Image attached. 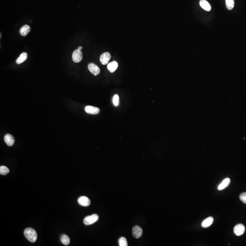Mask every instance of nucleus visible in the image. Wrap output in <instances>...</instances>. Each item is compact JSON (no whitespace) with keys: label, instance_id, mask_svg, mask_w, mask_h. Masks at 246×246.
<instances>
[{"label":"nucleus","instance_id":"obj_1","mask_svg":"<svg viewBox=\"0 0 246 246\" xmlns=\"http://www.w3.org/2000/svg\"><path fill=\"white\" fill-rule=\"evenodd\" d=\"M25 236L27 239L31 243H35L37 238V234L33 228H27L24 232Z\"/></svg>","mask_w":246,"mask_h":246},{"label":"nucleus","instance_id":"obj_2","mask_svg":"<svg viewBox=\"0 0 246 246\" xmlns=\"http://www.w3.org/2000/svg\"><path fill=\"white\" fill-rule=\"evenodd\" d=\"M99 219L98 215L97 214H93L90 216H88L84 218V223L85 225H92L93 224L96 223Z\"/></svg>","mask_w":246,"mask_h":246},{"label":"nucleus","instance_id":"obj_3","mask_svg":"<svg viewBox=\"0 0 246 246\" xmlns=\"http://www.w3.org/2000/svg\"><path fill=\"white\" fill-rule=\"evenodd\" d=\"M72 58L74 62L79 63L83 59V53L81 51L77 49L74 51L72 55Z\"/></svg>","mask_w":246,"mask_h":246},{"label":"nucleus","instance_id":"obj_4","mask_svg":"<svg viewBox=\"0 0 246 246\" xmlns=\"http://www.w3.org/2000/svg\"><path fill=\"white\" fill-rule=\"evenodd\" d=\"M245 231V226L242 224H238L234 228V233L237 236H240L243 234Z\"/></svg>","mask_w":246,"mask_h":246},{"label":"nucleus","instance_id":"obj_5","mask_svg":"<svg viewBox=\"0 0 246 246\" xmlns=\"http://www.w3.org/2000/svg\"><path fill=\"white\" fill-rule=\"evenodd\" d=\"M78 202L80 206L85 207L90 206L91 203L90 199L85 196L80 197L78 200Z\"/></svg>","mask_w":246,"mask_h":246},{"label":"nucleus","instance_id":"obj_6","mask_svg":"<svg viewBox=\"0 0 246 246\" xmlns=\"http://www.w3.org/2000/svg\"><path fill=\"white\" fill-rule=\"evenodd\" d=\"M132 234L134 238H140L141 237L143 234L142 228L138 226H134L132 229Z\"/></svg>","mask_w":246,"mask_h":246},{"label":"nucleus","instance_id":"obj_7","mask_svg":"<svg viewBox=\"0 0 246 246\" xmlns=\"http://www.w3.org/2000/svg\"><path fill=\"white\" fill-rule=\"evenodd\" d=\"M88 68L90 72L95 76L98 75L100 72V68L93 63H90L88 64Z\"/></svg>","mask_w":246,"mask_h":246},{"label":"nucleus","instance_id":"obj_8","mask_svg":"<svg viewBox=\"0 0 246 246\" xmlns=\"http://www.w3.org/2000/svg\"><path fill=\"white\" fill-rule=\"evenodd\" d=\"M110 54L108 52H105L103 53L102 55H101L100 57V61L101 64L103 65H106L108 63H109V61L111 58Z\"/></svg>","mask_w":246,"mask_h":246},{"label":"nucleus","instance_id":"obj_9","mask_svg":"<svg viewBox=\"0 0 246 246\" xmlns=\"http://www.w3.org/2000/svg\"><path fill=\"white\" fill-rule=\"evenodd\" d=\"M85 111L87 114H94V115L98 114L100 112V109H98V108L92 106H86L85 108Z\"/></svg>","mask_w":246,"mask_h":246},{"label":"nucleus","instance_id":"obj_10","mask_svg":"<svg viewBox=\"0 0 246 246\" xmlns=\"http://www.w3.org/2000/svg\"><path fill=\"white\" fill-rule=\"evenodd\" d=\"M4 140L7 145L9 146H11L14 144V138L13 136L10 134H7L5 136Z\"/></svg>","mask_w":246,"mask_h":246},{"label":"nucleus","instance_id":"obj_11","mask_svg":"<svg viewBox=\"0 0 246 246\" xmlns=\"http://www.w3.org/2000/svg\"><path fill=\"white\" fill-rule=\"evenodd\" d=\"M231 180L229 178H227L224 179L222 182L219 185L218 187V190L221 191L223 190V189H225L229 185L230 183Z\"/></svg>","mask_w":246,"mask_h":246},{"label":"nucleus","instance_id":"obj_12","mask_svg":"<svg viewBox=\"0 0 246 246\" xmlns=\"http://www.w3.org/2000/svg\"><path fill=\"white\" fill-rule=\"evenodd\" d=\"M214 221V219L213 217H210L208 218H206L201 223V226L204 228H207L212 225Z\"/></svg>","mask_w":246,"mask_h":246},{"label":"nucleus","instance_id":"obj_13","mask_svg":"<svg viewBox=\"0 0 246 246\" xmlns=\"http://www.w3.org/2000/svg\"><path fill=\"white\" fill-rule=\"evenodd\" d=\"M31 28L30 26L27 25H25L24 26L21 27L20 29V33L22 36H26L28 33L30 31Z\"/></svg>","mask_w":246,"mask_h":246},{"label":"nucleus","instance_id":"obj_14","mask_svg":"<svg viewBox=\"0 0 246 246\" xmlns=\"http://www.w3.org/2000/svg\"><path fill=\"white\" fill-rule=\"evenodd\" d=\"M201 7L207 11H210L211 10V6L208 1L206 0H201L200 1Z\"/></svg>","mask_w":246,"mask_h":246},{"label":"nucleus","instance_id":"obj_15","mask_svg":"<svg viewBox=\"0 0 246 246\" xmlns=\"http://www.w3.org/2000/svg\"><path fill=\"white\" fill-rule=\"evenodd\" d=\"M118 67V64L116 61H114L108 64L107 66L108 70L110 71L111 73H114L117 70Z\"/></svg>","mask_w":246,"mask_h":246},{"label":"nucleus","instance_id":"obj_16","mask_svg":"<svg viewBox=\"0 0 246 246\" xmlns=\"http://www.w3.org/2000/svg\"><path fill=\"white\" fill-rule=\"evenodd\" d=\"M27 58V54L26 53H23L17 59L16 63L18 64H20L25 61Z\"/></svg>","mask_w":246,"mask_h":246},{"label":"nucleus","instance_id":"obj_17","mask_svg":"<svg viewBox=\"0 0 246 246\" xmlns=\"http://www.w3.org/2000/svg\"><path fill=\"white\" fill-rule=\"evenodd\" d=\"M61 241L63 244L66 246L69 245L70 242V237H68L67 235H62L61 237Z\"/></svg>","mask_w":246,"mask_h":246},{"label":"nucleus","instance_id":"obj_18","mask_svg":"<svg viewBox=\"0 0 246 246\" xmlns=\"http://www.w3.org/2000/svg\"><path fill=\"white\" fill-rule=\"evenodd\" d=\"M226 4L228 10H232L234 7V0H226Z\"/></svg>","mask_w":246,"mask_h":246},{"label":"nucleus","instance_id":"obj_19","mask_svg":"<svg viewBox=\"0 0 246 246\" xmlns=\"http://www.w3.org/2000/svg\"><path fill=\"white\" fill-rule=\"evenodd\" d=\"M10 172L9 169L5 166H1L0 167V174L4 176H6Z\"/></svg>","mask_w":246,"mask_h":246},{"label":"nucleus","instance_id":"obj_20","mask_svg":"<svg viewBox=\"0 0 246 246\" xmlns=\"http://www.w3.org/2000/svg\"><path fill=\"white\" fill-rule=\"evenodd\" d=\"M119 243L120 246H128V243L126 239L124 237H121L119 239Z\"/></svg>","mask_w":246,"mask_h":246},{"label":"nucleus","instance_id":"obj_21","mask_svg":"<svg viewBox=\"0 0 246 246\" xmlns=\"http://www.w3.org/2000/svg\"><path fill=\"white\" fill-rule=\"evenodd\" d=\"M119 96L117 94H115L113 97V104L115 105V106H117L119 104Z\"/></svg>","mask_w":246,"mask_h":246},{"label":"nucleus","instance_id":"obj_22","mask_svg":"<svg viewBox=\"0 0 246 246\" xmlns=\"http://www.w3.org/2000/svg\"><path fill=\"white\" fill-rule=\"evenodd\" d=\"M240 199V200L244 203L246 204V193H242L239 196Z\"/></svg>","mask_w":246,"mask_h":246},{"label":"nucleus","instance_id":"obj_23","mask_svg":"<svg viewBox=\"0 0 246 246\" xmlns=\"http://www.w3.org/2000/svg\"><path fill=\"white\" fill-rule=\"evenodd\" d=\"M82 48H83V47H81V46H80V47H78V49H79V50H81V49H82Z\"/></svg>","mask_w":246,"mask_h":246}]
</instances>
